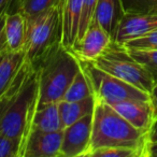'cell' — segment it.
Segmentation results:
<instances>
[{"instance_id":"1","label":"cell","mask_w":157,"mask_h":157,"mask_svg":"<svg viewBox=\"0 0 157 157\" xmlns=\"http://www.w3.org/2000/svg\"><path fill=\"white\" fill-rule=\"evenodd\" d=\"M39 105V75L27 61L0 97V133L16 143L20 157H24Z\"/></svg>"},{"instance_id":"2","label":"cell","mask_w":157,"mask_h":157,"mask_svg":"<svg viewBox=\"0 0 157 157\" xmlns=\"http://www.w3.org/2000/svg\"><path fill=\"white\" fill-rule=\"evenodd\" d=\"M147 132L139 130L111 105L95 100L90 153L101 147H133L147 153Z\"/></svg>"},{"instance_id":"3","label":"cell","mask_w":157,"mask_h":157,"mask_svg":"<svg viewBox=\"0 0 157 157\" xmlns=\"http://www.w3.org/2000/svg\"><path fill=\"white\" fill-rule=\"evenodd\" d=\"M26 20V61L33 70L63 46V20L60 6Z\"/></svg>"},{"instance_id":"4","label":"cell","mask_w":157,"mask_h":157,"mask_svg":"<svg viewBox=\"0 0 157 157\" xmlns=\"http://www.w3.org/2000/svg\"><path fill=\"white\" fill-rule=\"evenodd\" d=\"M81 70V63L65 46H60L37 70L39 75V105L59 102Z\"/></svg>"},{"instance_id":"5","label":"cell","mask_w":157,"mask_h":157,"mask_svg":"<svg viewBox=\"0 0 157 157\" xmlns=\"http://www.w3.org/2000/svg\"><path fill=\"white\" fill-rule=\"evenodd\" d=\"M97 68L150 94L155 83L151 73L121 44L111 41L102 54L92 61Z\"/></svg>"},{"instance_id":"6","label":"cell","mask_w":157,"mask_h":157,"mask_svg":"<svg viewBox=\"0 0 157 157\" xmlns=\"http://www.w3.org/2000/svg\"><path fill=\"white\" fill-rule=\"evenodd\" d=\"M90 83L95 100L114 105L125 100H150V94L97 68L92 61H80Z\"/></svg>"},{"instance_id":"7","label":"cell","mask_w":157,"mask_h":157,"mask_svg":"<svg viewBox=\"0 0 157 157\" xmlns=\"http://www.w3.org/2000/svg\"><path fill=\"white\" fill-rule=\"evenodd\" d=\"M94 112L63 129L61 157H90Z\"/></svg>"},{"instance_id":"8","label":"cell","mask_w":157,"mask_h":157,"mask_svg":"<svg viewBox=\"0 0 157 157\" xmlns=\"http://www.w3.org/2000/svg\"><path fill=\"white\" fill-rule=\"evenodd\" d=\"M157 27V14L124 13L116 24L111 39L113 42L124 45L126 42L140 38Z\"/></svg>"},{"instance_id":"9","label":"cell","mask_w":157,"mask_h":157,"mask_svg":"<svg viewBox=\"0 0 157 157\" xmlns=\"http://www.w3.org/2000/svg\"><path fill=\"white\" fill-rule=\"evenodd\" d=\"M111 36L95 20H92L87 30L70 48L78 61H94L111 43Z\"/></svg>"},{"instance_id":"10","label":"cell","mask_w":157,"mask_h":157,"mask_svg":"<svg viewBox=\"0 0 157 157\" xmlns=\"http://www.w3.org/2000/svg\"><path fill=\"white\" fill-rule=\"evenodd\" d=\"M63 130L45 132L33 129L24 157H61Z\"/></svg>"},{"instance_id":"11","label":"cell","mask_w":157,"mask_h":157,"mask_svg":"<svg viewBox=\"0 0 157 157\" xmlns=\"http://www.w3.org/2000/svg\"><path fill=\"white\" fill-rule=\"evenodd\" d=\"M111 107L133 127L144 132H147L154 121L150 100H125L111 105Z\"/></svg>"},{"instance_id":"12","label":"cell","mask_w":157,"mask_h":157,"mask_svg":"<svg viewBox=\"0 0 157 157\" xmlns=\"http://www.w3.org/2000/svg\"><path fill=\"white\" fill-rule=\"evenodd\" d=\"M83 0H61L60 11L63 20V45L70 50L78 33L82 16Z\"/></svg>"},{"instance_id":"13","label":"cell","mask_w":157,"mask_h":157,"mask_svg":"<svg viewBox=\"0 0 157 157\" xmlns=\"http://www.w3.org/2000/svg\"><path fill=\"white\" fill-rule=\"evenodd\" d=\"M5 35L8 51L17 52L25 48L26 20L21 12L7 13L5 21Z\"/></svg>"},{"instance_id":"14","label":"cell","mask_w":157,"mask_h":157,"mask_svg":"<svg viewBox=\"0 0 157 157\" xmlns=\"http://www.w3.org/2000/svg\"><path fill=\"white\" fill-rule=\"evenodd\" d=\"M25 61V50L17 52L6 51L2 53L0 58V97L10 87Z\"/></svg>"},{"instance_id":"15","label":"cell","mask_w":157,"mask_h":157,"mask_svg":"<svg viewBox=\"0 0 157 157\" xmlns=\"http://www.w3.org/2000/svg\"><path fill=\"white\" fill-rule=\"evenodd\" d=\"M95 109V97L90 96L78 101L60 100L58 102L61 127L66 128L69 125L81 120L84 116L93 113Z\"/></svg>"},{"instance_id":"16","label":"cell","mask_w":157,"mask_h":157,"mask_svg":"<svg viewBox=\"0 0 157 157\" xmlns=\"http://www.w3.org/2000/svg\"><path fill=\"white\" fill-rule=\"evenodd\" d=\"M123 15L124 11L121 0H98L93 20L111 36Z\"/></svg>"},{"instance_id":"17","label":"cell","mask_w":157,"mask_h":157,"mask_svg":"<svg viewBox=\"0 0 157 157\" xmlns=\"http://www.w3.org/2000/svg\"><path fill=\"white\" fill-rule=\"evenodd\" d=\"M33 129H38V130L45 131V132L63 130L58 110V102L38 105Z\"/></svg>"},{"instance_id":"18","label":"cell","mask_w":157,"mask_h":157,"mask_svg":"<svg viewBox=\"0 0 157 157\" xmlns=\"http://www.w3.org/2000/svg\"><path fill=\"white\" fill-rule=\"evenodd\" d=\"M90 96H94L92 86H90V83L88 81L85 72L81 67V70L76 73V75L72 80L71 84L66 90L63 100L78 101Z\"/></svg>"},{"instance_id":"19","label":"cell","mask_w":157,"mask_h":157,"mask_svg":"<svg viewBox=\"0 0 157 157\" xmlns=\"http://www.w3.org/2000/svg\"><path fill=\"white\" fill-rule=\"evenodd\" d=\"M60 3L61 0H22L14 12H21L25 18H28L48 9L59 7Z\"/></svg>"},{"instance_id":"20","label":"cell","mask_w":157,"mask_h":157,"mask_svg":"<svg viewBox=\"0 0 157 157\" xmlns=\"http://www.w3.org/2000/svg\"><path fill=\"white\" fill-rule=\"evenodd\" d=\"M128 53L141 63L146 70L151 73L154 78L155 83H157V48L154 50H130L126 48Z\"/></svg>"},{"instance_id":"21","label":"cell","mask_w":157,"mask_h":157,"mask_svg":"<svg viewBox=\"0 0 157 157\" xmlns=\"http://www.w3.org/2000/svg\"><path fill=\"white\" fill-rule=\"evenodd\" d=\"M147 157L146 151L133 147H101L93 151L90 157Z\"/></svg>"},{"instance_id":"22","label":"cell","mask_w":157,"mask_h":157,"mask_svg":"<svg viewBox=\"0 0 157 157\" xmlns=\"http://www.w3.org/2000/svg\"><path fill=\"white\" fill-rule=\"evenodd\" d=\"M124 13L157 14V0H121Z\"/></svg>"},{"instance_id":"23","label":"cell","mask_w":157,"mask_h":157,"mask_svg":"<svg viewBox=\"0 0 157 157\" xmlns=\"http://www.w3.org/2000/svg\"><path fill=\"white\" fill-rule=\"evenodd\" d=\"M123 46L128 50L129 48L130 50H154V48H157V27L148 31L142 37L126 42Z\"/></svg>"},{"instance_id":"24","label":"cell","mask_w":157,"mask_h":157,"mask_svg":"<svg viewBox=\"0 0 157 157\" xmlns=\"http://www.w3.org/2000/svg\"><path fill=\"white\" fill-rule=\"evenodd\" d=\"M98 0H83V8H82V16L80 21V26H78V33L76 40H78L85 33L94 17L95 9ZM75 40V41H76Z\"/></svg>"},{"instance_id":"25","label":"cell","mask_w":157,"mask_h":157,"mask_svg":"<svg viewBox=\"0 0 157 157\" xmlns=\"http://www.w3.org/2000/svg\"><path fill=\"white\" fill-rule=\"evenodd\" d=\"M0 157H20L16 143L3 133H0Z\"/></svg>"},{"instance_id":"26","label":"cell","mask_w":157,"mask_h":157,"mask_svg":"<svg viewBox=\"0 0 157 157\" xmlns=\"http://www.w3.org/2000/svg\"><path fill=\"white\" fill-rule=\"evenodd\" d=\"M7 15V14H6ZM6 15L0 17V54L6 51H8L7 48V40H6V35H5V21H6Z\"/></svg>"},{"instance_id":"27","label":"cell","mask_w":157,"mask_h":157,"mask_svg":"<svg viewBox=\"0 0 157 157\" xmlns=\"http://www.w3.org/2000/svg\"><path fill=\"white\" fill-rule=\"evenodd\" d=\"M148 142H157V116L154 118L150 129L147 131Z\"/></svg>"},{"instance_id":"28","label":"cell","mask_w":157,"mask_h":157,"mask_svg":"<svg viewBox=\"0 0 157 157\" xmlns=\"http://www.w3.org/2000/svg\"><path fill=\"white\" fill-rule=\"evenodd\" d=\"M150 102L152 105L153 112H154V118L157 116V83L154 85L152 92L150 93Z\"/></svg>"},{"instance_id":"29","label":"cell","mask_w":157,"mask_h":157,"mask_svg":"<svg viewBox=\"0 0 157 157\" xmlns=\"http://www.w3.org/2000/svg\"><path fill=\"white\" fill-rule=\"evenodd\" d=\"M14 0H0V17L5 16L10 11Z\"/></svg>"},{"instance_id":"30","label":"cell","mask_w":157,"mask_h":157,"mask_svg":"<svg viewBox=\"0 0 157 157\" xmlns=\"http://www.w3.org/2000/svg\"><path fill=\"white\" fill-rule=\"evenodd\" d=\"M147 157H157V142H150L148 143Z\"/></svg>"},{"instance_id":"31","label":"cell","mask_w":157,"mask_h":157,"mask_svg":"<svg viewBox=\"0 0 157 157\" xmlns=\"http://www.w3.org/2000/svg\"><path fill=\"white\" fill-rule=\"evenodd\" d=\"M22 0H14V2H13V5H12V7H11V9H10V11L8 12V13H10V12H14L15 11V9H16V7H17V5L21 2Z\"/></svg>"},{"instance_id":"32","label":"cell","mask_w":157,"mask_h":157,"mask_svg":"<svg viewBox=\"0 0 157 157\" xmlns=\"http://www.w3.org/2000/svg\"><path fill=\"white\" fill-rule=\"evenodd\" d=\"M1 55H2V53H1V54H0V58H1Z\"/></svg>"}]
</instances>
